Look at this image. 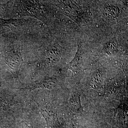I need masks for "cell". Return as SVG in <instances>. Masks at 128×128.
Wrapping results in <instances>:
<instances>
[{
  "label": "cell",
  "instance_id": "obj_2",
  "mask_svg": "<svg viewBox=\"0 0 128 128\" xmlns=\"http://www.w3.org/2000/svg\"><path fill=\"white\" fill-rule=\"evenodd\" d=\"M81 55V50L79 49L78 52L76 53V55L72 62L70 63V68L73 71H76L78 70L79 68V64L80 63Z\"/></svg>",
  "mask_w": 128,
  "mask_h": 128
},
{
  "label": "cell",
  "instance_id": "obj_1",
  "mask_svg": "<svg viewBox=\"0 0 128 128\" xmlns=\"http://www.w3.org/2000/svg\"><path fill=\"white\" fill-rule=\"evenodd\" d=\"M80 96L78 93L74 92L70 99V104L75 112H79L82 110L80 100Z\"/></svg>",
  "mask_w": 128,
  "mask_h": 128
},
{
  "label": "cell",
  "instance_id": "obj_4",
  "mask_svg": "<svg viewBox=\"0 0 128 128\" xmlns=\"http://www.w3.org/2000/svg\"><path fill=\"white\" fill-rule=\"evenodd\" d=\"M22 128H26V126H24V125H23V126H22Z\"/></svg>",
  "mask_w": 128,
  "mask_h": 128
},
{
  "label": "cell",
  "instance_id": "obj_3",
  "mask_svg": "<svg viewBox=\"0 0 128 128\" xmlns=\"http://www.w3.org/2000/svg\"><path fill=\"white\" fill-rule=\"evenodd\" d=\"M107 13L111 17H115L118 16V9L114 6H109L107 9Z\"/></svg>",
  "mask_w": 128,
  "mask_h": 128
},
{
  "label": "cell",
  "instance_id": "obj_5",
  "mask_svg": "<svg viewBox=\"0 0 128 128\" xmlns=\"http://www.w3.org/2000/svg\"><path fill=\"white\" fill-rule=\"evenodd\" d=\"M72 128H76V127H75V126H74V125H73L72 126Z\"/></svg>",
  "mask_w": 128,
  "mask_h": 128
}]
</instances>
